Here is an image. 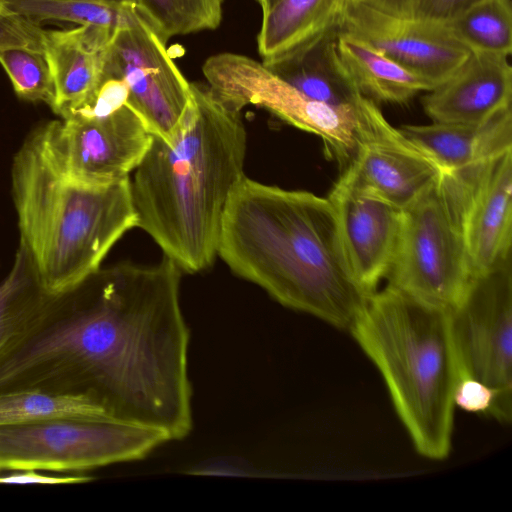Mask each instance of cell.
Listing matches in <instances>:
<instances>
[{
	"label": "cell",
	"mask_w": 512,
	"mask_h": 512,
	"mask_svg": "<svg viewBox=\"0 0 512 512\" xmlns=\"http://www.w3.org/2000/svg\"><path fill=\"white\" fill-rule=\"evenodd\" d=\"M507 55L471 51L444 82L422 100L432 122L480 123L511 107L512 68Z\"/></svg>",
	"instance_id": "obj_16"
},
{
	"label": "cell",
	"mask_w": 512,
	"mask_h": 512,
	"mask_svg": "<svg viewBox=\"0 0 512 512\" xmlns=\"http://www.w3.org/2000/svg\"><path fill=\"white\" fill-rule=\"evenodd\" d=\"M181 272L166 256L153 265L121 262L53 295L0 355V393L81 395L106 419L185 438L192 387Z\"/></svg>",
	"instance_id": "obj_1"
},
{
	"label": "cell",
	"mask_w": 512,
	"mask_h": 512,
	"mask_svg": "<svg viewBox=\"0 0 512 512\" xmlns=\"http://www.w3.org/2000/svg\"><path fill=\"white\" fill-rule=\"evenodd\" d=\"M115 31L93 25L44 31V52L54 85L50 107L62 118L101 83L106 49Z\"/></svg>",
	"instance_id": "obj_17"
},
{
	"label": "cell",
	"mask_w": 512,
	"mask_h": 512,
	"mask_svg": "<svg viewBox=\"0 0 512 512\" xmlns=\"http://www.w3.org/2000/svg\"><path fill=\"white\" fill-rule=\"evenodd\" d=\"M65 417L106 419L93 401L81 395L35 388L0 393V425Z\"/></svg>",
	"instance_id": "obj_24"
},
{
	"label": "cell",
	"mask_w": 512,
	"mask_h": 512,
	"mask_svg": "<svg viewBox=\"0 0 512 512\" xmlns=\"http://www.w3.org/2000/svg\"><path fill=\"white\" fill-rule=\"evenodd\" d=\"M52 296L19 244L11 271L0 281V355L30 328Z\"/></svg>",
	"instance_id": "obj_22"
},
{
	"label": "cell",
	"mask_w": 512,
	"mask_h": 512,
	"mask_svg": "<svg viewBox=\"0 0 512 512\" xmlns=\"http://www.w3.org/2000/svg\"><path fill=\"white\" fill-rule=\"evenodd\" d=\"M460 378L477 379L496 394L489 416L509 424L512 416L511 259L473 275L450 309Z\"/></svg>",
	"instance_id": "obj_9"
},
{
	"label": "cell",
	"mask_w": 512,
	"mask_h": 512,
	"mask_svg": "<svg viewBox=\"0 0 512 512\" xmlns=\"http://www.w3.org/2000/svg\"><path fill=\"white\" fill-rule=\"evenodd\" d=\"M496 394L485 383L470 377L459 379L454 394V406L471 413L490 415Z\"/></svg>",
	"instance_id": "obj_29"
},
{
	"label": "cell",
	"mask_w": 512,
	"mask_h": 512,
	"mask_svg": "<svg viewBox=\"0 0 512 512\" xmlns=\"http://www.w3.org/2000/svg\"><path fill=\"white\" fill-rule=\"evenodd\" d=\"M399 129L446 172L474 168L512 149L511 107L480 123L432 122Z\"/></svg>",
	"instance_id": "obj_18"
},
{
	"label": "cell",
	"mask_w": 512,
	"mask_h": 512,
	"mask_svg": "<svg viewBox=\"0 0 512 512\" xmlns=\"http://www.w3.org/2000/svg\"><path fill=\"white\" fill-rule=\"evenodd\" d=\"M327 198L349 269L370 296L387 278L393 263L402 209L358 187L343 172Z\"/></svg>",
	"instance_id": "obj_14"
},
{
	"label": "cell",
	"mask_w": 512,
	"mask_h": 512,
	"mask_svg": "<svg viewBox=\"0 0 512 512\" xmlns=\"http://www.w3.org/2000/svg\"><path fill=\"white\" fill-rule=\"evenodd\" d=\"M338 31L333 30L262 63L316 101L336 107H357L364 96L338 54Z\"/></svg>",
	"instance_id": "obj_19"
},
{
	"label": "cell",
	"mask_w": 512,
	"mask_h": 512,
	"mask_svg": "<svg viewBox=\"0 0 512 512\" xmlns=\"http://www.w3.org/2000/svg\"><path fill=\"white\" fill-rule=\"evenodd\" d=\"M339 29L368 42L433 88L471 53L443 23L386 14L353 0L345 1Z\"/></svg>",
	"instance_id": "obj_13"
},
{
	"label": "cell",
	"mask_w": 512,
	"mask_h": 512,
	"mask_svg": "<svg viewBox=\"0 0 512 512\" xmlns=\"http://www.w3.org/2000/svg\"><path fill=\"white\" fill-rule=\"evenodd\" d=\"M203 74L211 91L230 108H264L303 131L320 137L326 154L345 169L356 149L357 107H336L316 101L244 55L220 53L209 57Z\"/></svg>",
	"instance_id": "obj_8"
},
{
	"label": "cell",
	"mask_w": 512,
	"mask_h": 512,
	"mask_svg": "<svg viewBox=\"0 0 512 512\" xmlns=\"http://www.w3.org/2000/svg\"><path fill=\"white\" fill-rule=\"evenodd\" d=\"M481 0H419L414 17L434 22H446Z\"/></svg>",
	"instance_id": "obj_31"
},
{
	"label": "cell",
	"mask_w": 512,
	"mask_h": 512,
	"mask_svg": "<svg viewBox=\"0 0 512 512\" xmlns=\"http://www.w3.org/2000/svg\"><path fill=\"white\" fill-rule=\"evenodd\" d=\"M166 441L159 431L109 419L65 417L0 425V472L80 473L142 459Z\"/></svg>",
	"instance_id": "obj_7"
},
{
	"label": "cell",
	"mask_w": 512,
	"mask_h": 512,
	"mask_svg": "<svg viewBox=\"0 0 512 512\" xmlns=\"http://www.w3.org/2000/svg\"><path fill=\"white\" fill-rule=\"evenodd\" d=\"M11 180L20 245L52 295L98 269L113 245L138 225L130 177L102 185L70 178L50 156L40 126L15 154Z\"/></svg>",
	"instance_id": "obj_4"
},
{
	"label": "cell",
	"mask_w": 512,
	"mask_h": 512,
	"mask_svg": "<svg viewBox=\"0 0 512 512\" xmlns=\"http://www.w3.org/2000/svg\"><path fill=\"white\" fill-rule=\"evenodd\" d=\"M261 7L262 13L269 10L273 5H275L279 0H255Z\"/></svg>",
	"instance_id": "obj_33"
},
{
	"label": "cell",
	"mask_w": 512,
	"mask_h": 512,
	"mask_svg": "<svg viewBox=\"0 0 512 512\" xmlns=\"http://www.w3.org/2000/svg\"><path fill=\"white\" fill-rule=\"evenodd\" d=\"M338 54L360 93L377 102L403 104L433 87L363 39L339 29Z\"/></svg>",
	"instance_id": "obj_20"
},
{
	"label": "cell",
	"mask_w": 512,
	"mask_h": 512,
	"mask_svg": "<svg viewBox=\"0 0 512 512\" xmlns=\"http://www.w3.org/2000/svg\"><path fill=\"white\" fill-rule=\"evenodd\" d=\"M377 11L399 16L414 17L419 0H353Z\"/></svg>",
	"instance_id": "obj_32"
},
{
	"label": "cell",
	"mask_w": 512,
	"mask_h": 512,
	"mask_svg": "<svg viewBox=\"0 0 512 512\" xmlns=\"http://www.w3.org/2000/svg\"><path fill=\"white\" fill-rule=\"evenodd\" d=\"M356 149L344 169L358 187L404 209L430 189L444 172L377 103L364 97L358 107Z\"/></svg>",
	"instance_id": "obj_12"
},
{
	"label": "cell",
	"mask_w": 512,
	"mask_h": 512,
	"mask_svg": "<svg viewBox=\"0 0 512 512\" xmlns=\"http://www.w3.org/2000/svg\"><path fill=\"white\" fill-rule=\"evenodd\" d=\"M44 29L7 9L0 1V49L26 47L44 51Z\"/></svg>",
	"instance_id": "obj_28"
},
{
	"label": "cell",
	"mask_w": 512,
	"mask_h": 512,
	"mask_svg": "<svg viewBox=\"0 0 512 512\" xmlns=\"http://www.w3.org/2000/svg\"><path fill=\"white\" fill-rule=\"evenodd\" d=\"M462 179L444 171L436 183L402 209L388 284L434 306L451 309L472 271L461 225Z\"/></svg>",
	"instance_id": "obj_6"
},
{
	"label": "cell",
	"mask_w": 512,
	"mask_h": 512,
	"mask_svg": "<svg viewBox=\"0 0 512 512\" xmlns=\"http://www.w3.org/2000/svg\"><path fill=\"white\" fill-rule=\"evenodd\" d=\"M0 64L19 97L52 104L54 85L50 66L43 50L26 47L2 48Z\"/></svg>",
	"instance_id": "obj_27"
},
{
	"label": "cell",
	"mask_w": 512,
	"mask_h": 512,
	"mask_svg": "<svg viewBox=\"0 0 512 512\" xmlns=\"http://www.w3.org/2000/svg\"><path fill=\"white\" fill-rule=\"evenodd\" d=\"M224 0H135L143 17L161 38L216 29Z\"/></svg>",
	"instance_id": "obj_26"
},
{
	"label": "cell",
	"mask_w": 512,
	"mask_h": 512,
	"mask_svg": "<svg viewBox=\"0 0 512 512\" xmlns=\"http://www.w3.org/2000/svg\"><path fill=\"white\" fill-rule=\"evenodd\" d=\"M458 173L462 232L473 276L511 259L512 149Z\"/></svg>",
	"instance_id": "obj_15"
},
{
	"label": "cell",
	"mask_w": 512,
	"mask_h": 512,
	"mask_svg": "<svg viewBox=\"0 0 512 512\" xmlns=\"http://www.w3.org/2000/svg\"><path fill=\"white\" fill-rule=\"evenodd\" d=\"M46 148L70 178L91 185L129 177L153 135L129 106L94 117H70L40 125Z\"/></svg>",
	"instance_id": "obj_11"
},
{
	"label": "cell",
	"mask_w": 512,
	"mask_h": 512,
	"mask_svg": "<svg viewBox=\"0 0 512 512\" xmlns=\"http://www.w3.org/2000/svg\"><path fill=\"white\" fill-rule=\"evenodd\" d=\"M192 104L168 142L153 136L134 170L138 225L182 272L209 268L218 255L221 222L244 175L246 131L240 111L207 84L191 82Z\"/></svg>",
	"instance_id": "obj_3"
},
{
	"label": "cell",
	"mask_w": 512,
	"mask_h": 512,
	"mask_svg": "<svg viewBox=\"0 0 512 512\" xmlns=\"http://www.w3.org/2000/svg\"><path fill=\"white\" fill-rule=\"evenodd\" d=\"M10 472H0V484L13 485H57V484H78L91 481L93 478L81 474L72 473L64 475H46L33 469L9 470Z\"/></svg>",
	"instance_id": "obj_30"
},
{
	"label": "cell",
	"mask_w": 512,
	"mask_h": 512,
	"mask_svg": "<svg viewBox=\"0 0 512 512\" xmlns=\"http://www.w3.org/2000/svg\"><path fill=\"white\" fill-rule=\"evenodd\" d=\"M346 0H279L263 12L257 35L262 62L339 29Z\"/></svg>",
	"instance_id": "obj_21"
},
{
	"label": "cell",
	"mask_w": 512,
	"mask_h": 512,
	"mask_svg": "<svg viewBox=\"0 0 512 512\" xmlns=\"http://www.w3.org/2000/svg\"><path fill=\"white\" fill-rule=\"evenodd\" d=\"M443 24L470 51L511 54L510 0H481Z\"/></svg>",
	"instance_id": "obj_23"
},
{
	"label": "cell",
	"mask_w": 512,
	"mask_h": 512,
	"mask_svg": "<svg viewBox=\"0 0 512 512\" xmlns=\"http://www.w3.org/2000/svg\"><path fill=\"white\" fill-rule=\"evenodd\" d=\"M20 16L40 24L65 21L117 30L132 4L113 0H0Z\"/></svg>",
	"instance_id": "obj_25"
},
{
	"label": "cell",
	"mask_w": 512,
	"mask_h": 512,
	"mask_svg": "<svg viewBox=\"0 0 512 512\" xmlns=\"http://www.w3.org/2000/svg\"><path fill=\"white\" fill-rule=\"evenodd\" d=\"M103 77L122 80L128 104L150 133L168 142L192 104L191 83L166 42L132 4L106 49Z\"/></svg>",
	"instance_id": "obj_10"
},
{
	"label": "cell",
	"mask_w": 512,
	"mask_h": 512,
	"mask_svg": "<svg viewBox=\"0 0 512 512\" xmlns=\"http://www.w3.org/2000/svg\"><path fill=\"white\" fill-rule=\"evenodd\" d=\"M218 255L280 304L350 329L369 295L357 284L327 197L245 174L226 203Z\"/></svg>",
	"instance_id": "obj_2"
},
{
	"label": "cell",
	"mask_w": 512,
	"mask_h": 512,
	"mask_svg": "<svg viewBox=\"0 0 512 512\" xmlns=\"http://www.w3.org/2000/svg\"><path fill=\"white\" fill-rule=\"evenodd\" d=\"M113 1L125 2V3H135V0H113Z\"/></svg>",
	"instance_id": "obj_34"
},
{
	"label": "cell",
	"mask_w": 512,
	"mask_h": 512,
	"mask_svg": "<svg viewBox=\"0 0 512 512\" xmlns=\"http://www.w3.org/2000/svg\"><path fill=\"white\" fill-rule=\"evenodd\" d=\"M349 330L380 371L416 451L446 458L460 379L450 309L387 284L368 297Z\"/></svg>",
	"instance_id": "obj_5"
}]
</instances>
